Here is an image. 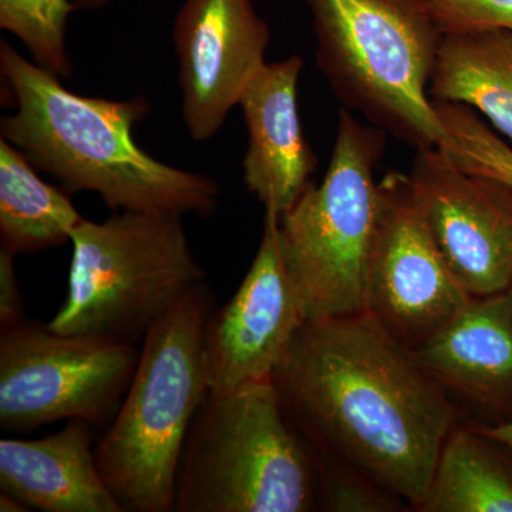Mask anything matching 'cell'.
I'll return each mask as SVG.
<instances>
[{
	"mask_svg": "<svg viewBox=\"0 0 512 512\" xmlns=\"http://www.w3.org/2000/svg\"><path fill=\"white\" fill-rule=\"evenodd\" d=\"M272 380L318 453L419 510L456 412L412 348L367 312L309 319Z\"/></svg>",
	"mask_w": 512,
	"mask_h": 512,
	"instance_id": "obj_1",
	"label": "cell"
},
{
	"mask_svg": "<svg viewBox=\"0 0 512 512\" xmlns=\"http://www.w3.org/2000/svg\"><path fill=\"white\" fill-rule=\"evenodd\" d=\"M0 72L16 103L2 138L69 191H93L114 212L157 211L210 217L220 187L207 175L161 163L138 147L133 127L144 97L114 101L69 92L59 76L0 45Z\"/></svg>",
	"mask_w": 512,
	"mask_h": 512,
	"instance_id": "obj_2",
	"label": "cell"
},
{
	"mask_svg": "<svg viewBox=\"0 0 512 512\" xmlns=\"http://www.w3.org/2000/svg\"><path fill=\"white\" fill-rule=\"evenodd\" d=\"M214 311L205 282L141 342L133 380L96 447L101 476L126 511H174L185 441L208 396L205 328Z\"/></svg>",
	"mask_w": 512,
	"mask_h": 512,
	"instance_id": "obj_3",
	"label": "cell"
},
{
	"mask_svg": "<svg viewBox=\"0 0 512 512\" xmlns=\"http://www.w3.org/2000/svg\"><path fill=\"white\" fill-rule=\"evenodd\" d=\"M306 443L274 380L208 394L185 441L174 511H311L318 471Z\"/></svg>",
	"mask_w": 512,
	"mask_h": 512,
	"instance_id": "obj_4",
	"label": "cell"
},
{
	"mask_svg": "<svg viewBox=\"0 0 512 512\" xmlns=\"http://www.w3.org/2000/svg\"><path fill=\"white\" fill-rule=\"evenodd\" d=\"M69 292L49 326L111 343L143 342L188 293L207 282L183 215L120 211L74 228Z\"/></svg>",
	"mask_w": 512,
	"mask_h": 512,
	"instance_id": "obj_5",
	"label": "cell"
},
{
	"mask_svg": "<svg viewBox=\"0 0 512 512\" xmlns=\"http://www.w3.org/2000/svg\"><path fill=\"white\" fill-rule=\"evenodd\" d=\"M316 59L349 110L404 143L440 147L429 93L441 33L409 0H303Z\"/></svg>",
	"mask_w": 512,
	"mask_h": 512,
	"instance_id": "obj_6",
	"label": "cell"
},
{
	"mask_svg": "<svg viewBox=\"0 0 512 512\" xmlns=\"http://www.w3.org/2000/svg\"><path fill=\"white\" fill-rule=\"evenodd\" d=\"M387 133L340 110L328 173L279 217L282 251L308 319L365 312L366 275L379 214L375 170Z\"/></svg>",
	"mask_w": 512,
	"mask_h": 512,
	"instance_id": "obj_7",
	"label": "cell"
},
{
	"mask_svg": "<svg viewBox=\"0 0 512 512\" xmlns=\"http://www.w3.org/2000/svg\"><path fill=\"white\" fill-rule=\"evenodd\" d=\"M134 345L20 322L0 333V429L30 433L60 420L116 416L138 363Z\"/></svg>",
	"mask_w": 512,
	"mask_h": 512,
	"instance_id": "obj_8",
	"label": "cell"
},
{
	"mask_svg": "<svg viewBox=\"0 0 512 512\" xmlns=\"http://www.w3.org/2000/svg\"><path fill=\"white\" fill-rule=\"evenodd\" d=\"M473 298L441 255L410 175L387 173L379 181L365 312L413 349Z\"/></svg>",
	"mask_w": 512,
	"mask_h": 512,
	"instance_id": "obj_9",
	"label": "cell"
},
{
	"mask_svg": "<svg viewBox=\"0 0 512 512\" xmlns=\"http://www.w3.org/2000/svg\"><path fill=\"white\" fill-rule=\"evenodd\" d=\"M306 320L301 289L282 251L279 215L265 210L264 234L248 274L205 328L208 394L271 380Z\"/></svg>",
	"mask_w": 512,
	"mask_h": 512,
	"instance_id": "obj_10",
	"label": "cell"
},
{
	"mask_svg": "<svg viewBox=\"0 0 512 512\" xmlns=\"http://www.w3.org/2000/svg\"><path fill=\"white\" fill-rule=\"evenodd\" d=\"M414 192L448 268L471 296L512 285V187L461 170L439 147L414 158Z\"/></svg>",
	"mask_w": 512,
	"mask_h": 512,
	"instance_id": "obj_11",
	"label": "cell"
},
{
	"mask_svg": "<svg viewBox=\"0 0 512 512\" xmlns=\"http://www.w3.org/2000/svg\"><path fill=\"white\" fill-rule=\"evenodd\" d=\"M173 40L185 126L192 140H211L266 63L271 30L252 0H184Z\"/></svg>",
	"mask_w": 512,
	"mask_h": 512,
	"instance_id": "obj_12",
	"label": "cell"
},
{
	"mask_svg": "<svg viewBox=\"0 0 512 512\" xmlns=\"http://www.w3.org/2000/svg\"><path fill=\"white\" fill-rule=\"evenodd\" d=\"M412 350L447 396L473 404L487 426L512 421V285L474 296Z\"/></svg>",
	"mask_w": 512,
	"mask_h": 512,
	"instance_id": "obj_13",
	"label": "cell"
},
{
	"mask_svg": "<svg viewBox=\"0 0 512 512\" xmlns=\"http://www.w3.org/2000/svg\"><path fill=\"white\" fill-rule=\"evenodd\" d=\"M302 69L299 56L266 62L238 103L248 130L242 161L245 187L279 217L301 198L319 164L299 119L296 97Z\"/></svg>",
	"mask_w": 512,
	"mask_h": 512,
	"instance_id": "obj_14",
	"label": "cell"
},
{
	"mask_svg": "<svg viewBox=\"0 0 512 512\" xmlns=\"http://www.w3.org/2000/svg\"><path fill=\"white\" fill-rule=\"evenodd\" d=\"M93 424L69 420L37 440L0 441V490L30 510L126 512L97 466Z\"/></svg>",
	"mask_w": 512,
	"mask_h": 512,
	"instance_id": "obj_15",
	"label": "cell"
},
{
	"mask_svg": "<svg viewBox=\"0 0 512 512\" xmlns=\"http://www.w3.org/2000/svg\"><path fill=\"white\" fill-rule=\"evenodd\" d=\"M429 93L477 111L512 143L511 30L441 35Z\"/></svg>",
	"mask_w": 512,
	"mask_h": 512,
	"instance_id": "obj_16",
	"label": "cell"
},
{
	"mask_svg": "<svg viewBox=\"0 0 512 512\" xmlns=\"http://www.w3.org/2000/svg\"><path fill=\"white\" fill-rule=\"evenodd\" d=\"M83 218L59 188L45 183L22 151L0 141V239L12 254H37L72 239Z\"/></svg>",
	"mask_w": 512,
	"mask_h": 512,
	"instance_id": "obj_17",
	"label": "cell"
},
{
	"mask_svg": "<svg viewBox=\"0 0 512 512\" xmlns=\"http://www.w3.org/2000/svg\"><path fill=\"white\" fill-rule=\"evenodd\" d=\"M500 443L478 430L451 431L423 512H512V463Z\"/></svg>",
	"mask_w": 512,
	"mask_h": 512,
	"instance_id": "obj_18",
	"label": "cell"
},
{
	"mask_svg": "<svg viewBox=\"0 0 512 512\" xmlns=\"http://www.w3.org/2000/svg\"><path fill=\"white\" fill-rule=\"evenodd\" d=\"M444 127L440 147L468 174L512 187V148L491 130L477 111L463 104L431 100Z\"/></svg>",
	"mask_w": 512,
	"mask_h": 512,
	"instance_id": "obj_19",
	"label": "cell"
},
{
	"mask_svg": "<svg viewBox=\"0 0 512 512\" xmlns=\"http://www.w3.org/2000/svg\"><path fill=\"white\" fill-rule=\"evenodd\" d=\"M74 10L70 0H0V28L19 37L40 67L69 77L66 28Z\"/></svg>",
	"mask_w": 512,
	"mask_h": 512,
	"instance_id": "obj_20",
	"label": "cell"
},
{
	"mask_svg": "<svg viewBox=\"0 0 512 512\" xmlns=\"http://www.w3.org/2000/svg\"><path fill=\"white\" fill-rule=\"evenodd\" d=\"M319 490L328 511L387 512L397 511L404 501L338 458L318 453Z\"/></svg>",
	"mask_w": 512,
	"mask_h": 512,
	"instance_id": "obj_21",
	"label": "cell"
},
{
	"mask_svg": "<svg viewBox=\"0 0 512 512\" xmlns=\"http://www.w3.org/2000/svg\"><path fill=\"white\" fill-rule=\"evenodd\" d=\"M441 35L471 30L512 32V0H409Z\"/></svg>",
	"mask_w": 512,
	"mask_h": 512,
	"instance_id": "obj_22",
	"label": "cell"
},
{
	"mask_svg": "<svg viewBox=\"0 0 512 512\" xmlns=\"http://www.w3.org/2000/svg\"><path fill=\"white\" fill-rule=\"evenodd\" d=\"M15 254L0 248V329L15 328L23 322L22 291L16 275Z\"/></svg>",
	"mask_w": 512,
	"mask_h": 512,
	"instance_id": "obj_23",
	"label": "cell"
},
{
	"mask_svg": "<svg viewBox=\"0 0 512 512\" xmlns=\"http://www.w3.org/2000/svg\"><path fill=\"white\" fill-rule=\"evenodd\" d=\"M484 436L490 437L494 441L510 448L512 453V421L503 424H495V426H483L477 429Z\"/></svg>",
	"mask_w": 512,
	"mask_h": 512,
	"instance_id": "obj_24",
	"label": "cell"
},
{
	"mask_svg": "<svg viewBox=\"0 0 512 512\" xmlns=\"http://www.w3.org/2000/svg\"><path fill=\"white\" fill-rule=\"evenodd\" d=\"M0 511L2 512H28V505L8 493H0Z\"/></svg>",
	"mask_w": 512,
	"mask_h": 512,
	"instance_id": "obj_25",
	"label": "cell"
},
{
	"mask_svg": "<svg viewBox=\"0 0 512 512\" xmlns=\"http://www.w3.org/2000/svg\"><path fill=\"white\" fill-rule=\"evenodd\" d=\"M110 0H74L76 10H94L103 8Z\"/></svg>",
	"mask_w": 512,
	"mask_h": 512,
	"instance_id": "obj_26",
	"label": "cell"
}]
</instances>
